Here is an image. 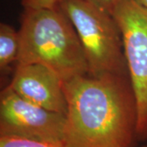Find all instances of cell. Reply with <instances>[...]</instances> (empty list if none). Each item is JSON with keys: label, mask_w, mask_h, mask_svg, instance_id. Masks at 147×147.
<instances>
[{"label": "cell", "mask_w": 147, "mask_h": 147, "mask_svg": "<svg viewBox=\"0 0 147 147\" xmlns=\"http://www.w3.org/2000/svg\"><path fill=\"white\" fill-rule=\"evenodd\" d=\"M67 147H134L137 103L128 75L86 74L63 82Z\"/></svg>", "instance_id": "6da1fadb"}, {"label": "cell", "mask_w": 147, "mask_h": 147, "mask_svg": "<svg viewBox=\"0 0 147 147\" xmlns=\"http://www.w3.org/2000/svg\"><path fill=\"white\" fill-rule=\"evenodd\" d=\"M21 47L16 65L40 64L57 74L63 82L88 74V66L78 34L58 7L24 8Z\"/></svg>", "instance_id": "7a4b0ae2"}, {"label": "cell", "mask_w": 147, "mask_h": 147, "mask_svg": "<svg viewBox=\"0 0 147 147\" xmlns=\"http://www.w3.org/2000/svg\"><path fill=\"white\" fill-rule=\"evenodd\" d=\"M58 7L78 34L88 66V74L128 75L119 26L113 15L87 0H61Z\"/></svg>", "instance_id": "3957f363"}, {"label": "cell", "mask_w": 147, "mask_h": 147, "mask_svg": "<svg viewBox=\"0 0 147 147\" xmlns=\"http://www.w3.org/2000/svg\"><path fill=\"white\" fill-rule=\"evenodd\" d=\"M123 37L129 77L137 103V140L147 139V9L121 0L113 12Z\"/></svg>", "instance_id": "277c9868"}, {"label": "cell", "mask_w": 147, "mask_h": 147, "mask_svg": "<svg viewBox=\"0 0 147 147\" xmlns=\"http://www.w3.org/2000/svg\"><path fill=\"white\" fill-rule=\"evenodd\" d=\"M66 116L29 102L9 86L0 96V136L64 142Z\"/></svg>", "instance_id": "5b68a950"}, {"label": "cell", "mask_w": 147, "mask_h": 147, "mask_svg": "<svg viewBox=\"0 0 147 147\" xmlns=\"http://www.w3.org/2000/svg\"><path fill=\"white\" fill-rule=\"evenodd\" d=\"M21 98L46 110L66 116L68 104L63 81L51 69L40 64L16 65L8 85Z\"/></svg>", "instance_id": "8992f818"}, {"label": "cell", "mask_w": 147, "mask_h": 147, "mask_svg": "<svg viewBox=\"0 0 147 147\" xmlns=\"http://www.w3.org/2000/svg\"><path fill=\"white\" fill-rule=\"evenodd\" d=\"M21 47L19 31L7 24L0 25V69L4 70L11 64L17 62Z\"/></svg>", "instance_id": "52a82bcc"}, {"label": "cell", "mask_w": 147, "mask_h": 147, "mask_svg": "<svg viewBox=\"0 0 147 147\" xmlns=\"http://www.w3.org/2000/svg\"><path fill=\"white\" fill-rule=\"evenodd\" d=\"M0 147H67L64 142H40L21 137L0 136Z\"/></svg>", "instance_id": "ba28073f"}, {"label": "cell", "mask_w": 147, "mask_h": 147, "mask_svg": "<svg viewBox=\"0 0 147 147\" xmlns=\"http://www.w3.org/2000/svg\"><path fill=\"white\" fill-rule=\"evenodd\" d=\"M61 0H21L24 8H54L58 7Z\"/></svg>", "instance_id": "9c48e42d"}, {"label": "cell", "mask_w": 147, "mask_h": 147, "mask_svg": "<svg viewBox=\"0 0 147 147\" xmlns=\"http://www.w3.org/2000/svg\"><path fill=\"white\" fill-rule=\"evenodd\" d=\"M87 1H88L96 7H99L101 10L105 11L112 15L116 7L120 3L121 0H87Z\"/></svg>", "instance_id": "30bf717a"}, {"label": "cell", "mask_w": 147, "mask_h": 147, "mask_svg": "<svg viewBox=\"0 0 147 147\" xmlns=\"http://www.w3.org/2000/svg\"><path fill=\"white\" fill-rule=\"evenodd\" d=\"M137 4L147 9V0H133Z\"/></svg>", "instance_id": "8fae6325"}, {"label": "cell", "mask_w": 147, "mask_h": 147, "mask_svg": "<svg viewBox=\"0 0 147 147\" xmlns=\"http://www.w3.org/2000/svg\"><path fill=\"white\" fill-rule=\"evenodd\" d=\"M143 147H147V146H143Z\"/></svg>", "instance_id": "7c38bea8"}]
</instances>
